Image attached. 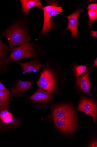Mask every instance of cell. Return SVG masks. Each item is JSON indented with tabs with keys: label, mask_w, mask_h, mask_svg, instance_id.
<instances>
[{
	"label": "cell",
	"mask_w": 97,
	"mask_h": 147,
	"mask_svg": "<svg viewBox=\"0 0 97 147\" xmlns=\"http://www.w3.org/2000/svg\"><path fill=\"white\" fill-rule=\"evenodd\" d=\"M2 35L7 38L10 49L30 43L29 34L18 22L11 25Z\"/></svg>",
	"instance_id": "obj_1"
},
{
	"label": "cell",
	"mask_w": 97,
	"mask_h": 147,
	"mask_svg": "<svg viewBox=\"0 0 97 147\" xmlns=\"http://www.w3.org/2000/svg\"><path fill=\"white\" fill-rule=\"evenodd\" d=\"M40 73V76L37 82L39 89L46 90L53 95L56 93L57 78L53 70L48 64H43Z\"/></svg>",
	"instance_id": "obj_2"
},
{
	"label": "cell",
	"mask_w": 97,
	"mask_h": 147,
	"mask_svg": "<svg viewBox=\"0 0 97 147\" xmlns=\"http://www.w3.org/2000/svg\"><path fill=\"white\" fill-rule=\"evenodd\" d=\"M9 56L10 63L15 62L20 59L25 60L27 58L36 59L35 48L33 44L29 43L10 50Z\"/></svg>",
	"instance_id": "obj_3"
},
{
	"label": "cell",
	"mask_w": 97,
	"mask_h": 147,
	"mask_svg": "<svg viewBox=\"0 0 97 147\" xmlns=\"http://www.w3.org/2000/svg\"><path fill=\"white\" fill-rule=\"evenodd\" d=\"M44 14V26L41 34H45L50 31L53 24V21L51 18L55 16L61 15L60 12L63 11L61 6L56 3H53L42 8Z\"/></svg>",
	"instance_id": "obj_4"
},
{
	"label": "cell",
	"mask_w": 97,
	"mask_h": 147,
	"mask_svg": "<svg viewBox=\"0 0 97 147\" xmlns=\"http://www.w3.org/2000/svg\"><path fill=\"white\" fill-rule=\"evenodd\" d=\"M77 110L92 116L94 123L96 124L97 103L93 98H88L84 96H81Z\"/></svg>",
	"instance_id": "obj_5"
},
{
	"label": "cell",
	"mask_w": 97,
	"mask_h": 147,
	"mask_svg": "<svg viewBox=\"0 0 97 147\" xmlns=\"http://www.w3.org/2000/svg\"><path fill=\"white\" fill-rule=\"evenodd\" d=\"M53 118L55 125L66 135L73 134L77 127V124L76 118Z\"/></svg>",
	"instance_id": "obj_6"
},
{
	"label": "cell",
	"mask_w": 97,
	"mask_h": 147,
	"mask_svg": "<svg viewBox=\"0 0 97 147\" xmlns=\"http://www.w3.org/2000/svg\"><path fill=\"white\" fill-rule=\"evenodd\" d=\"M51 114L53 118H76L75 112L73 107L67 105L53 106Z\"/></svg>",
	"instance_id": "obj_7"
},
{
	"label": "cell",
	"mask_w": 97,
	"mask_h": 147,
	"mask_svg": "<svg viewBox=\"0 0 97 147\" xmlns=\"http://www.w3.org/2000/svg\"><path fill=\"white\" fill-rule=\"evenodd\" d=\"M91 71L90 68L86 69L80 78H77L76 87L80 91L87 93L92 98L94 97L90 92L92 84L89 76Z\"/></svg>",
	"instance_id": "obj_8"
},
{
	"label": "cell",
	"mask_w": 97,
	"mask_h": 147,
	"mask_svg": "<svg viewBox=\"0 0 97 147\" xmlns=\"http://www.w3.org/2000/svg\"><path fill=\"white\" fill-rule=\"evenodd\" d=\"M33 84L30 81H22L20 79L11 88V93L17 98L22 97L25 92L30 90V87Z\"/></svg>",
	"instance_id": "obj_9"
},
{
	"label": "cell",
	"mask_w": 97,
	"mask_h": 147,
	"mask_svg": "<svg viewBox=\"0 0 97 147\" xmlns=\"http://www.w3.org/2000/svg\"><path fill=\"white\" fill-rule=\"evenodd\" d=\"M83 10L79 9L72 14L67 17L68 20V24L66 30H70L72 34V37L76 38L77 36L78 32V23L79 16L80 13Z\"/></svg>",
	"instance_id": "obj_10"
},
{
	"label": "cell",
	"mask_w": 97,
	"mask_h": 147,
	"mask_svg": "<svg viewBox=\"0 0 97 147\" xmlns=\"http://www.w3.org/2000/svg\"><path fill=\"white\" fill-rule=\"evenodd\" d=\"M30 98L33 102L46 105L52 101L53 96L47 91L39 89L30 97Z\"/></svg>",
	"instance_id": "obj_11"
},
{
	"label": "cell",
	"mask_w": 97,
	"mask_h": 147,
	"mask_svg": "<svg viewBox=\"0 0 97 147\" xmlns=\"http://www.w3.org/2000/svg\"><path fill=\"white\" fill-rule=\"evenodd\" d=\"M17 63L22 67V71L25 73L36 72L39 71L42 66V64L36 59L26 62Z\"/></svg>",
	"instance_id": "obj_12"
},
{
	"label": "cell",
	"mask_w": 97,
	"mask_h": 147,
	"mask_svg": "<svg viewBox=\"0 0 97 147\" xmlns=\"http://www.w3.org/2000/svg\"><path fill=\"white\" fill-rule=\"evenodd\" d=\"M8 47L3 43L0 36V67L7 71V65L10 63L8 53Z\"/></svg>",
	"instance_id": "obj_13"
},
{
	"label": "cell",
	"mask_w": 97,
	"mask_h": 147,
	"mask_svg": "<svg viewBox=\"0 0 97 147\" xmlns=\"http://www.w3.org/2000/svg\"><path fill=\"white\" fill-rule=\"evenodd\" d=\"M22 11L25 16H27L29 10L35 7L43 8V5L39 0H20Z\"/></svg>",
	"instance_id": "obj_14"
},
{
	"label": "cell",
	"mask_w": 97,
	"mask_h": 147,
	"mask_svg": "<svg viewBox=\"0 0 97 147\" xmlns=\"http://www.w3.org/2000/svg\"><path fill=\"white\" fill-rule=\"evenodd\" d=\"M0 122L5 125H11L12 126H15L13 115L9 112L8 107L0 111Z\"/></svg>",
	"instance_id": "obj_15"
},
{
	"label": "cell",
	"mask_w": 97,
	"mask_h": 147,
	"mask_svg": "<svg viewBox=\"0 0 97 147\" xmlns=\"http://www.w3.org/2000/svg\"><path fill=\"white\" fill-rule=\"evenodd\" d=\"M12 96L9 91L0 90V99L9 105L12 100Z\"/></svg>",
	"instance_id": "obj_16"
},
{
	"label": "cell",
	"mask_w": 97,
	"mask_h": 147,
	"mask_svg": "<svg viewBox=\"0 0 97 147\" xmlns=\"http://www.w3.org/2000/svg\"><path fill=\"white\" fill-rule=\"evenodd\" d=\"M87 66L84 65H78L75 64L74 66L73 71L75 76L77 78L84 73L86 69Z\"/></svg>",
	"instance_id": "obj_17"
},
{
	"label": "cell",
	"mask_w": 97,
	"mask_h": 147,
	"mask_svg": "<svg viewBox=\"0 0 97 147\" xmlns=\"http://www.w3.org/2000/svg\"><path fill=\"white\" fill-rule=\"evenodd\" d=\"M88 14L89 16L88 24L90 27L92 28V23L97 19V10H89Z\"/></svg>",
	"instance_id": "obj_18"
},
{
	"label": "cell",
	"mask_w": 97,
	"mask_h": 147,
	"mask_svg": "<svg viewBox=\"0 0 97 147\" xmlns=\"http://www.w3.org/2000/svg\"><path fill=\"white\" fill-rule=\"evenodd\" d=\"M9 105L0 99V111L6 107H8Z\"/></svg>",
	"instance_id": "obj_19"
},
{
	"label": "cell",
	"mask_w": 97,
	"mask_h": 147,
	"mask_svg": "<svg viewBox=\"0 0 97 147\" xmlns=\"http://www.w3.org/2000/svg\"><path fill=\"white\" fill-rule=\"evenodd\" d=\"M87 9L89 10H97V4H92L89 5L87 7Z\"/></svg>",
	"instance_id": "obj_20"
},
{
	"label": "cell",
	"mask_w": 97,
	"mask_h": 147,
	"mask_svg": "<svg viewBox=\"0 0 97 147\" xmlns=\"http://www.w3.org/2000/svg\"><path fill=\"white\" fill-rule=\"evenodd\" d=\"M0 90L5 91H9L5 86L3 84L1 81H0Z\"/></svg>",
	"instance_id": "obj_21"
},
{
	"label": "cell",
	"mask_w": 97,
	"mask_h": 147,
	"mask_svg": "<svg viewBox=\"0 0 97 147\" xmlns=\"http://www.w3.org/2000/svg\"><path fill=\"white\" fill-rule=\"evenodd\" d=\"M90 36L91 37H97V32L92 30L90 32Z\"/></svg>",
	"instance_id": "obj_22"
},
{
	"label": "cell",
	"mask_w": 97,
	"mask_h": 147,
	"mask_svg": "<svg viewBox=\"0 0 97 147\" xmlns=\"http://www.w3.org/2000/svg\"><path fill=\"white\" fill-rule=\"evenodd\" d=\"M7 71L1 67H0V75L4 72Z\"/></svg>",
	"instance_id": "obj_23"
},
{
	"label": "cell",
	"mask_w": 97,
	"mask_h": 147,
	"mask_svg": "<svg viewBox=\"0 0 97 147\" xmlns=\"http://www.w3.org/2000/svg\"><path fill=\"white\" fill-rule=\"evenodd\" d=\"M93 142L90 145V147H97V142Z\"/></svg>",
	"instance_id": "obj_24"
},
{
	"label": "cell",
	"mask_w": 97,
	"mask_h": 147,
	"mask_svg": "<svg viewBox=\"0 0 97 147\" xmlns=\"http://www.w3.org/2000/svg\"><path fill=\"white\" fill-rule=\"evenodd\" d=\"M97 59L96 58V59L94 61V63L93 65L92 66L93 67H97Z\"/></svg>",
	"instance_id": "obj_25"
}]
</instances>
